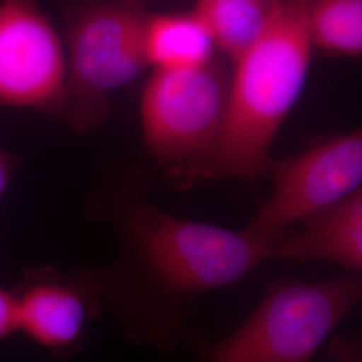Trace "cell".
Listing matches in <instances>:
<instances>
[{
    "label": "cell",
    "instance_id": "cell-6",
    "mask_svg": "<svg viewBox=\"0 0 362 362\" xmlns=\"http://www.w3.org/2000/svg\"><path fill=\"white\" fill-rule=\"evenodd\" d=\"M267 173L272 176V194L245 228L275 243L299 220L361 188V130L270 161Z\"/></svg>",
    "mask_w": 362,
    "mask_h": 362
},
{
    "label": "cell",
    "instance_id": "cell-13",
    "mask_svg": "<svg viewBox=\"0 0 362 362\" xmlns=\"http://www.w3.org/2000/svg\"><path fill=\"white\" fill-rule=\"evenodd\" d=\"M326 354L332 362H362L361 337H337L329 344Z\"/></svg>",
    "mask_w": 362,
    "mask_h": 362
},
{
    "label": "cell",
    "instance_id": "cell-10",
    "mask_svg": "<svg viewBox=\"0 0 362 362\" xmlns=\"http://www.w3.org/2000/svg\"><path fill=\"white\" fill-rule=\"evenodd\" d=\"M214 43L192 11L148 13L144 27V50L155 69L206 65L214 59Z\"/></svg>",
    "mask_w": 362,
    "mask_h": 362
},
{
    "label": "cell",
    "instance_id": "cell-7",
    "mask_svg": "<svg viewBox=\"0 0 362 362\" xmlns=\"http://www.w3.org/2000/svg\"><path fill=\"white\" fill-rule=\"evenodd\" d=\"M66 54L49 19L28 0L0 3V103L62 105Z\"/></svg>",
    "mask_w": 362,
    "mask_h": 362
},
{
    "label": "cell",
    "instance_id": "cell-12",
    "mask_svg": "<svg viewBox=\"0 0 362 362\" xmlns=\"http://www.w3.org/2000/svg\"><path fill=\"white\" fill-rule=\"evenodd\" d=\"M306 18L313 47L361 57L362 0H308Z\"/></svg>",
    "mask_w": 362,
    "mask_h": 362
},
{
    "label": "cell",
    "instance_id": "cell-14",
    "mask_svg": "<svg viewBox=\"0 0 362 362\" xmlns=\"http://www.w3.org/2000/svg\"><path fill=\"white\" fill-rule=\"evenodd\" d=\"M18 332V308L13 290L0 286V339Z\"/></svg>",
    "mask_w": 362,
    "mask_h": 362
},
{
    "label": "cell",
    "instance_id": "cell-11",
    "mask_svg": "<svg viewBox=\"0 0 362 362\" xmlns=\"http://www.w3.org/2000/svg\"><path fill=\"white\" fill-rule=\"evenodd\" d=\"M275 0H196L192 13L215 49L233 61L248 50L269 22Z\"/></svg>",
    "mask_w": 362,
    "mask_h": 362
},
{
    "label": "cell",
    "instance_id": "cell-2",
    "mask_svg": "<svg viewBox=\"0 0 362 362\" xmlns=\"http://www.w3.org/2000/svg\"><path fill=\"white\" fill-rule=\"evenodd\" d=\"M308 0H275L257 42L238 57L228 77L218 139L185 180H252L267 173L274 139L305 88L313 43Z\"/></svg>",
    "mask_w": 362,
    "mask_h": 362
},
{
    "label": "cell",
    "instance_id": "cell-15",
    "mask_svg": "<svg viewBox=\"0 0 362 362\" xmlns=\"http://www.w3.org/2000/svg\"><path fill=\"white\" fill-rule=\"evenodd\" d=\"M8 177H10L8 163H7L6 157L1 155V152H0V199H1V196H3L4 191H6Z\"/></svg>",
    "mask_w": 362,
    "mask_h": 362
},
{
    "label": "cell",
    "instance_id": "cell-8",
    "mask_svg": "<svg viewBox=\"0 0 362 362\" xmlns=\"http://www.w3.org/2000/svg\"><path fill=\"white\" fill-rule=\"evenodd\" d=\"M13 293L18 330L58 360H69L82 349L88 324L104 313L89 269L30 270Z\"/></svg>",
    "mask_w": 362,
    "mask_h": 362
},
{
    "label": "cell",
    "instance_id": "cell-5",
    "mask_svg": "<svg viewBox=\"0 0 362 362\" xmlns=\"http://www.w3.org/2000/svg\"><path fill=\"white\" fill-rule=\"evenodd\" d=\"M228 77L214 59L206 65L155 69L140 98L144 141L168 164L192 167L218 139Z\"/></svg>",
    "mask_w": 362,
    "mask_h": 362
},
{
    "label": "cell",
    "instance_id": "cell-4",
    "mask_svg": "<svg viewBox=\"0 0 362 362\" xmlns=\"http://www.w3.org/2000/svg\"><path fill=\"white\" fill-rule=\"evenodd\" d=\"M146 16L137 0H97L71 13L62 105L78 129L98 124L109 95L149 66L144 50Z\"/></svg>",
    "mask_w": 362,
    "mask_h": 362
},
{
    "label": "cell",
    "instance_id": "cell-3",
    "mask_svg": "<svg viewBox=\"0 0 362 362\" xmlns=\"http://www.w3.org/2000/svg\"><path fill=\"white\" fill-rule=\"evenodd\" d=\"M361 299V272L318 281L274 279L233 332L212 338L194 327L182 346L196 362H311Z\"/></svg>",
    "mask_w": 362,
    "mask_h": 362
},
{
    "label": "cell",
    "instance_id": "cell-1",
    "mask_svg": "<svg viewBox=\"0 0 362 362\" xmlns=\"http://www.w3.org/2000/svg\"><path fill=\"white\" fill-rule=\"evenodd\" d=\"M122 255L91 270L103 311L130 344L172 353L194 329L197 302L272 259L274 243L243 230L182 219L143 199L115 208Z\"/></svg>",
    "mask_w": 362,
    "mask_h": 362
},
{
    "label": "cell",
    "instance_id": "cell-9",
    "mask_svg": "<svg viewBox=\"0 0 362 362\" xmlns=\"http://www.w3.org/2000/svg\"><path fill=\"white\" fill-rule=\"evenodd\" d=\"M272 259L362 270V187L299 220L274 245Z\"/></svg>",
    "mask_w": 362,
    "mask_h": 362
}]
</instances>
